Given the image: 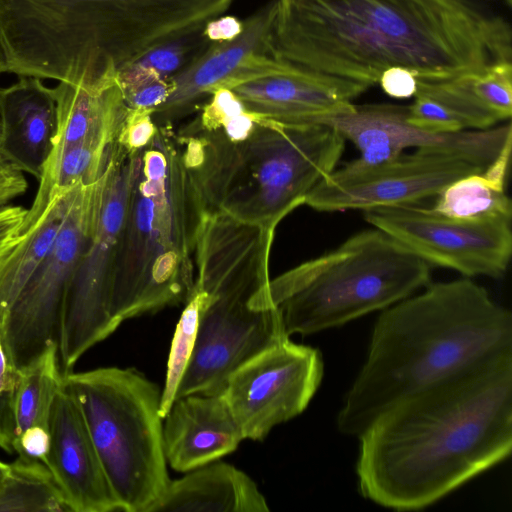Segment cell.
Segmentation results:
<instances>
[{
  "label": "cell",
  "mask_w": 512,
  "mask_h": 512,
  "mask_svg": "<svg viewBox=\"0 0 512 512\" xmlns=\"http://www.w3.org/2000/svg\"><path fill=\"white\" fill-rule=\"evenodd\" d=\"M274 234L221 213L205 214L197 235L193 286L203 305L176 399L221 393L234 370L286 336L275 308L250 306L271 279Z\"/></svg>",
  "instance_id": "8992f818"
},
{
  "label": "cell",
  "mask_w": 512,
  "mask_h": 512,
  "mask_svg": "<svg viewBox=\"0 0 512 512\" xmlns=\"http://www.w3.org/2000/svg\"><path fill=\"white\" fill-rule=\"evenodd\" d=\"M512 352V314L470 278L429 283L382 310L337 428L358 436L411 394Z\"/></svg>",
  "instance_id": "3957f363"
},
{
  "label": "cell",
  "mask_w": 512,
  "mask_h": 512,
  "mask_svg": "<svg viewBox=\"0 0 512 512\" xmlns=\"http://www.w3.org/2000/svg\"><path fill=\"white\" fill-rule=\"evenodd\" d=\"M53 90L58 121L50 156L90 137L120 138L129 108L118 78L93 87L59 82Z\"/></svg>",
  "instance_id": "44dd1931"
},
{
  "label": "cell",
  "mask_w": 512,
  "mask_h": 512,
  "mask_svg": "<svg viewBox=\"0 0 512 512\" xmlns=\"http://www.w3.org/2000/svg\"><path fill=\"white\" fill-rule=\"evenodd\" d=\"M323 375L321 351L285 336L234 370L221 393L243 438L261 441L307 408Z\"/></svg>",
  "instance_id": "7c38bea8"
},
{
  "label": "cell",
  "mask_w": 512,
  "mask_h": 512,
  "mask_svg": "<svg viewBox=\"0 0 512 512\" xmlns=\"http://www.w3.org/2000/svg\"><path fill=\"white\" fill-rule=\"evenodd\" d=\"M266 512L269 506L256 483L227 463L206 464L170 480L148 512Z\"/></svg>",
  "instance_id": "ffe728a7"
},
{
  "label": "cell",
  "mask_w": 512,
  "mask_h": 512,
  "mask_svg": "<svg viewBox=\"0 0 512 512\" xmlns=\"http://www.w3.org/2000/svg\"><path fill=\"white\" fill-rule=\"evenodd\" d=\"M19 369L12 362L0 334V448L13 452L15 401Z\"/></svg>",
  "instance_id": "f1b7e54d"
},
{
  "label": "cell",
  "mask_w": 512,
  "mask_h": 512,
  "mask_svg": "<svg viewBox=\"0 0 512 512\" xmlns=\"http://www.w3.org/2000/svg\"><path fill=\"white\" fill-rule=\"evenodd\" d=\"M202 305V296L193 289L185 303L171 342L165 385L160 399L159 413L162 419L176 399L178 387L191 360Z\"/></svg>",
  "instance_id": "4316f807"
},
{
  "label": "cell",
  "mask_w": 512,
  "mask_h": 512,
  "mask_svg": "<svg viewBox=\"0 0 512 512\" xmlns=\"http://www.w3.org/2000/svg\"><path fill=\"white\" fill-rule=\"evenodd\" d=\"M108 168L94 183L76 184L52 248L0 321L3 344L17 369L58 343L62 309L97 222Z\"/></svg>",
  "instance_id": "30bf717a"
},
{
  "label": "cell",
  "mask_w": 512,
  "mask_h": 512,
  "mask_svg": "<svg viewBox=\"0 0 512 512\" xmlns=\"http://www.w3.org/2000/svg\"><path fill=\"white\" fill-rule=\"evenodd\" d=\"M503 17L466 0H276L278 61L372 86L398 66L420 80L512 61Z\"/></svg>",
  "instance_id": "6da1fadb"
},
{
  "label": "cell",
  "mask_w": 512,
  "mask_h": 512,
  "mask_svg": "<svg viewBox=\"0 0 512 512\" xmlns=\"http://www.w3.org/2000/svg\"><path fill=\"white\" fill-rule=\"evenodd\" d=\"M153 110L130 109L121 132L119 143L130 152L146 147L155 136L158 126L153 119Z\"/></svg>",
  "instance_id": "f546056e"
},
{
  "label": "cell",
  "mask_w": 512,
  "mask_h": 512,
  "mask_svg": "<svg viewBox=\"0 0 512 512\" xmlns=\"http://www.w3.org/2000/svg\"><path fill=\"white\" fill-rule=\"evenodd\" d=\"M484 170L440 150L416 149L375 164L355 159L322 178L308 193L304 205L334 212L415 204L437 196L462 176Z\"/></svg>",
  "instance_id": "4fadbf2b"
},
{
  "label": "cell",
  "mask_w": 512,
  "mask_h": 512,
  "mask_svg": "<svg viewBox=\"0 0 512 512\" xmlns=\"http://www.w3.org/2000/svg\"><path fill=\"white\" fill-rule=\"evenodd\" d=\"M54 90L41 79L20 77L0 88V155L40 179L57 132Z\"/></svg>",
  "instance_id": "d6986e66"
},
{
  "label": "cell",
  "mask_w": 512,
  "mask_h": 512,
  "mask_svg": "<svg viewBox=\"0 0 512 512\" xmlns=\"http://www.w3.org/2000/svg\"><path fill=\"white\" fill-rule=\"evenodd\" d=\"M174 89L171 79H160L145 84L124 96L130 109H149L155 111L170 96Z\"/></svg>",
  "instance_id": "1f68e13d"
},
{
  "label": "cell",
  "mask_w": 512,
  "mask_h": 512,
  "mask_svg": "<svg viewBox=\"0 0 512 512\" xmlns=\"http://www.w3.org/2000/svg\"><path fill=\"white\" fill-rule=\"evenodd\" d=\"M370 86L284 62L278 72L233 87L245 108L282 124H309L340 112Z\"/></svg>",
  "instance_id": "e0dca14e"
},
{
  "label": "cell",
  "mask_w": 512,
  "mask_h": 512,
  "mask_svg": "<svg viewBox=\"0 0 512 512\" xmlns=\"http://www.w3.org/2000/svg\"><path fill=\"white\" fill-rule=\"evenodd\" d=\"M25 173L0 155V211L27 191Z\"/></svg>",
  "instance_id": "e575fe53"
},
{
  "label": "cell",
  "mask_w": 512,
  "mask_h": 512,
  "mask_svg": "<svg viewBox=\"0 0 512 512\" xmlns=\"http://www.w3.org/2000/svg\"><path fill=\"white\" fill-rule=\"evenodd\" d=\"M378 84L388 96L396 99L413 97L417 91V77L415 74L398 66L384 70Z\"/></svg>",
  "instance_id": "836d02e7"
},
{
  "label": "cell",
  "mask_w": 512,
  "mask_h": 512,
  "mask_svg": "<svg viewBox=\"0 0 512 512\" xmlns=\"http://www.w3.org/2000/svg\"><path fill=\"white\" fill-rule=\"evenodd\" d=\"M163 420L165 458L179 472L209 464L244 440L222 393L177 398Z\"/></svg>",
  "instance_id": "ac0fdd59"
},
{
  "label": "cell",
  "mask_w": 512,
  "mask_h": 512,
  "mask_svg": "<svg viewBox=\"0 0 512 512\" xmlns=\"http://www.w3.org/2000/svg\"><path fill=\"white\" fill-rule=\"evenodd\" d=\"M205 213L175 132L158 126L133 165L112 291V315L119 324L187 302Z\"/></svg>",
  "instance_id": "5b68a950"
},
{
  "label": "cell",
  "mask_w": 512,
  "mask_h": 512,
  "mask_svg": "<svg viewBox=\"0 0 512 512\" xmlns=\"http://www.w3.org/2000/svg\"><path fill=\"white\" fill-rule=\"evenodd\" d=\"M8 72V62L0 29V74Z\"/></svg>",
  "instance_id": "8d00e7d4"
},
{
  "label": "cell",
  "mask_w": 512,
  "mask_h": 512,
  "mask_svg": "<svg viewBox=\"0 0 512 512\" xmlns=\"http://www.w3.org/2000/svg\"><path fill=\"white\" fill-rule=\"evenodd\" d=\"M312 123L336 129L356 146L360 152L357 159L366 164L388 161L407 148H416L445 151L486 169L511 147L512 141L510 123L483 130L434 132L411 123L407 106L394 104L353 103Z\"/></svg>",
  "instance_id": "5bb4252c"
},
{
  "label": "cell",
  "mask_w": 512,
  "mask_h": 512,
  "mask_svg": "<svg viewBox=\"0 0 512 512\" xmlns=\"http://www.w3.org/2000/svg\"><path fill=\"white\" fill-rule=\"evenodd\" d=\"M361 495L422 510L512 450V352L395 402L358 436Z\"/></svg>",
  "instance_id": "7a4b0ae2"
},
{
  "label": "cell",
  "mask_w": 512,
  "mask_h": 512,
  "mask_svg": "<svg viewBox=\"0 0 512 512\" xmlns=\"http://www.w3.org/2000/svg\"><path fill=\"white\" fill-rule=\"evenodd\" d=\"M50 448L49 428L33 426L16 436L13 451L20 456L40 460L44 463Z\"/></svg>",
  "instance_id": "d6a6232c"
},
{
  "label": "cell",
  "mask_w": 512,
  "mask_h": 512,
  "mask_svg": "<svg viewBox=\"0 0 512 512\" xmlns=\"http://www.w3.org/2000/svg\"><path fill=\"white\" fill-rule=\"evenodd\" d=\"M75 186L53 197L38 221L0 263V321L52 248L68 212Z\"/></svg>",
  "instance_id": "7402d4cb"
},
{
  "label": "cell",
  "mask_w": 512,
  "mask_h": 512,
  "mask_svg": "<svg viewBox=\"0 0 512 512\" xmlns=\"http://www.w3.org/2000/svg\"><path fill=\"white\" fill-rule=\"evenodd\" d=\"M505 179L486 171L471 173L447 185L436 197L433 211L463 219L512 218V203Z\"/></svg>",
  "instance_id": "cb8c5ba5"
},
{
  "label": "cell",
  "mask_w": 512,
  "mask_h": 512,
  "mask_svg": "<svg viewBox=\"0 0 512 512\" xmlns=\"http://www.w3.org/2000/svg\"><path fill=\"white\" fill-rule=\"evenodd\" d=\"M79 406L121 511L148 512L170 479L159 386L132 368L63 375Z\"/></svg>",
  "instance_id": "ba28073f"
},
{
  "label": "cell",
  "mask_w": 512,
  "mask_h": 512,
  "mask_svg": "<svg viewBox=\"0 0 512 512\" xmlns=\"http://www.w3.org/2000/svg\"><path fill=\"white\" fill-rule=\"evenodd\" d=\"M50 448L44 464L71 512L119 511L82 412L62 384L50 418Z\"/></svg>",
  "instance_id": "2e32d148"
},
{
  "label": "cell",
  "mask_w": 512,
  "mask_h": 512,
  "mask_svg": "<svg viewBox=\"0 0 512 512\" xmlns=\"http://www.w3.org/2000/svg\"><path fill=\"white\" fill-rule=\"evenodd\" d=\"M256 117L239 137L193 122L175 134L206 212L276 230L336 168L346 140L325 124Z\"/></svg>",
  "instance_id": "277c9868"
},
{
  "label": "cell",
  "mask_w": 512,
  "mask_h": 512,
  "mask_svg": "<svg viewBox=\"0 0 512 512\" xmlns=\"http://www.w3.org/2000/svg\"><path fill=\"white\" fill-rule=\"evenodd\" d=\"M208 42L200 30L149 50L118 72L123 95L150 82L172 78L200 54Z\"/></svg>",
  "instance_id": "484cf974"
},
{
  "label": "cell",
  "mask_w": 512,
  "mask_h": 512,
  "mask_svg": "<svg viewBox=\"0 0 512 512\" xmlns=\"http://www.w3.org/2000/svg\"><path fill=\"white\" fill-rule=\"evenodd\" d=\"M504 1L508 4L509 7L511 6L512 0H504Z\"/></svg>",
  "instance_id": "f35d334b"
},
{
  "label": "cell",
  "mask_w": 512,
  "mask_h": 512,
  "mask_svg": "<svg viewBox=\"0 0 512 512\" xmlns=\"http://www.w3.org/2000/svg\"><path fill=\"white\" fill-rule=\"evenodd\" d=\"M137 152L119 144L109 164L97 222L61 313L58 348L63 375L120 325L112 315V291Z\"/></svg>",
  "instance_id": "9c48e42d"
},
{
  "label": "cell",
  "mask_w": 512,
  "mask_h": 512,
  "mask_svg": "<svg viewBox=\"0 0 512 512\" xmlns=\"http://www.w3.org/2000/svg\"><path fill=\"white\" fill-rule=\"evenodd\" d=\"M467 88L479 106L498 123L512 114V61H500L479 73L465 75Z\"/></svg>",
  "instance_id": "83f0119b"
},
{
  "label": "cell",
  "mask_w": 512,
  "mask_h": 512,
  "mask_svg": "<svg viewBox=\"0 0 512 512\" xmlns=\"http://www.w3.org/2000/svg\"><path fill=\"white\" fill-rule=\"evenodd\" d=\"M275 13L276 0H270L243 22L238 37L231 41L211 42L206 50L170 78L174 89L153 113L157 126H171L215 89L233 88L244 67L260 55H270Z\"/></svg>",
  "instance_id": "9a60e30c"
},
{
  "label": "cell",
  "mask_w": 512,
  "mask_h": 512,
  "mask_svg": "<svg viewBox=\"0 0 512 512\" xmlns=\"http://www.w3.org/2000/svg\"><path fill=\"white\" fill-rule=\"evenodd\" d=\"M28 209L9 205L0 211V263L23 239L22 224Z\"/></svg>",
  "instance_id": "4dcf8cb0"
},
{
  "label": "cell",
  "mask_w": 512,
  "mask_h": 512,
  "mask_svg": "<svg viewBox=\"0 0 512 512\" xmlns=\"http://www.w3.org/2000/svg\"><path fill=\"white\" fill-rule=\"evenodd\" d=\"M62 384L58 343L51 342L19 369L14 438L33 426L49 428L51 409Z\"/></svg>",
  "instance_id": "603a6c76"
},
{
  "label": "cell",
  "mask_w": 512,
  "mask_h": 512,
  "mask_svg": "<svg viewBox=\"0 0 512 512\" xmlns=\"http://www.w3.org/2000/svg\"><path fill=\"white\" fill-rule=\"evenodd\" d=\"M429 283L430 265L373 227L270 279L250 306L275 308L286 336H306L384 310Z\"/></svg>",
  "instance_id": "52a82bcc"
},
{
  "label": "cell",
  "mask_w": 512,
  "mask_h": 512,
  "mask_svg": "<svg viewBox=\"0 0 512 512\" xmlns=\"http://www.w3.org/2000/svg\"><path fill=\"white\" fill-rule=\"evenodd\" d=\"M0 511L71 512L47 466L20 455L0 489Z\"/></svg>",
  "instance_id": "d4e9b609"
},
{
  "label": "cell",
  "mask_w": 512,
  "mask_h": 512,
  "mask_svg": "<svg viewBox=\"0 0 512 512\" xmlns=\"http://www.w3.org/2000/svg\"><path fill=\"white\" fill-rule=\"evenodd\" d=\"M243 30V22L235 16H218L206 22L202 34L209 42L231 41Z\"/></svg>",
  "instance_id": "d590c367"
},
{
  "label": "cell",
  "mask_w": 512,
  "mask_h": 512,
  "mask_svg": "<svg viewBox=\"0 0 512 512\" xmlns=\"http://www.w3.org/2000/svg\"><path fill=\"white\" fill-rule=\"evenodd\" d=\"M8 470H9V464L4 463L0 460V489L6 479Z\"/></svg>",
  "instance_id": "74e56055"
},
{
  "label": "cell",
  "mask_w": 512,
  "mask_h": 512,
  "mask_svg": "<svg viewBox=\"0 0 512 512\" xmlns=\"http://www.w3.org/2000/svg\"><path fill=\"white\" fill-rule=\"evenodd\" d=\"M363 216L429 265L467 278L501 277L511 259L510 218H453L414 204L373 208Z\"/></svg>",
  "instance_id": "8fae6325"
},
{
  "label": "cell",
  "mask_w": 512,
  "mask_h": 512,
  "mask_svg": "<svg viewBox=\"0 0 512 512\" xmlns=\"http://www.w3.org/2000/svg\"><path fill=\"white\" fill-rule=\"evenodd\" d=\"M466 1H474V2H479V0H466Z\"/></svg>",
  "instance_id": "ab89813d"
}]
</instances>
